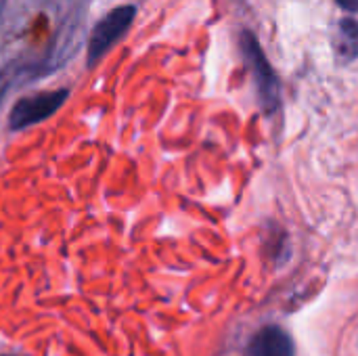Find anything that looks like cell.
Listing matches in <instances>:
<instances>
[{
    "label": "cell",
    "mask_w": 358,
    "mask_h": 356,
    "mask_svg": "<svg viewBox=\"0 0 358 356\" xmlns=\"http://www.w3.org/2000/svg\"><path fill=\"white\" fill-rule=\"evenodd\" d=\"M241 50L252 67V73L256 78L258 84V92H260V101L264 105L266 111H275L279 107V80L271 67V63L266 61L260 44L256 42L254 34L243 31L241 34Z\"/></svg>",
    "instance_id": "6da1fadb"
},
{
    "label": "cell",
    "mask_w": 358,
    "mask_h": 356,
    "mask_svg": "<svg viewBox=\"0 0 358 356\" xmlns=\"http://www.w3.org/2000/svg\"><path fill=\"white\" fill-rule=\"evenodd\" d=\"M342 8H346V10H358V0H336Z\"/></svg>",
    "instance_id": "8992f818"
},
{
    "label": "cell",
    "mask_w": 358,
    "mask_h": 356,
    "mask_svg": "<svg viewBox=\"0 0 358 356\" xmlns=\"http://www.w3.org/2000/svg\"><path fill=\"white\" fill-rule=\"evenodd\" d=\"M4 6H6V0H0V13L4 10Z\"/></svg>",
    "instance_id": "52a82bcc"
},
{
    "label": "cell",
    "mask_w": 358,
    "mask_h": 356,
    "mask_svg": "<svg viewBox=\"0 0 358 356\" xmlns=\"http://www.w3.org/2000/svg\"><path fill=\"white\" fill-rule=\"evenodd\" d=\"M340 52L344 59H355L358 55V21L344 19L340 23Z\"/></svg>",
    "instance_id": "5b68a950"
},
{
    "label": "cell",
    "mask_w": 358,
    "mask_h": 356,
    "mask_svg": "<svg viewBox=\"0 0 358 356\" xmlns=\"http://www.w3.org/2000/svg\"><path fill=\"white\" fill-rule=\"evenodd\" d=\"M67 90H50V92H40L34 97H25L21 101L15 103V107L10 109L8 115V126L10 130H25L34 124L44 122L46 118H50L67 99Z\"/></svg>",
    "instance_id": "7a4b0ae2"
},
{
    "label": "cell",
    "mask_w": 358,
    "mask_h": 356,
    "mask_svg": "<svg viewBox=\"0 0 358 356\" xmlns=\"http://www.w3.org/2000/svg\"><path fill=\"white\" fill-rule=\"evenodd\" d=\"M134 15H136V8L132 4H124V6H117L111 13H107L96 23V27L90 34V42H88V65H94L111 48V44L117 38H122V34L130 27Z\"/></svg>",
    "instance_id": "3957f363"
},
{
    "label": "cell",
    "mask_w": 358,
    "mask_h": 356,
    "mask_svg": "<svg viewBox=\"0 0 358 356\" xmlns=\"http://www.w3.org/2000/svg\"><path fill=\"white\" fill-rule=\"evenodd\" d=\"M248 356H294V344L283 329L266 327L250 344Z\"/></svg>",
    "instance_id": "277c9868"
}]
</instances>
